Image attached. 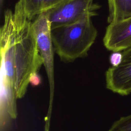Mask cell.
<instances>
[{"label": "cell", "mask_w": 131, "mask_h": 131, "mask_svg": "<svg viewBox=\"0 0 131 131\" xmlns=\"http://www.w3.org/2000/svg\"><path fill=\"white\" fill-rule=\"evenodd\" d=\"M20 0L7 9L0 31L1 73L13 88L17 99L25 94L31 75L43 64Z\"/></svg>", "instance_id": "cell-1"}, {"label": "cell", "mask_w": 131, "mask_h": 131, "mask_svg": "<svg viewBox=\"0 0 131 131\" xmlns=\"http://www.w3.org/2000/svg\"><path fill=\"white\" fill-rule=\"evenodd\" d=\"M93 16L88 14L74 23L51 29L53 45L61 60L72 62L87 55L98 34Z\"/></svg>", "instance_id": "cell-2"}, {"label": "cell", "mask_w": 131, "mask_h": 131, "mask_svg": "<svg viewBox=\"0 0 131 131\" xmlns=\"http://www.w3.org/2000/svg\"><path fill=\"white\" fill-rule=\"evenodd\" d=\"M99 8L94 0H67L46 13L52 29L74 23L88 14L97 15Z\"/></svg>", "instance_id": "cell-3"}, {"label": "cell", "mask_w": 131, "mask_h": 131, "mask_svg": "<svg viewBox=\"0 0 131 131\" xmlns=\"http://www.w3.org/2000/svg\"><path fill=\"white\" fill-rule=\"evenodd\" d=\"M31 26L37 49L51 82L53 74V45L51 24L47 13L44 12L37 15L32 23Z\"/></svg>", "instance_id": "cell-4"}, {"label": "cell", "mask_w": 131, "mask_h": 131, "mask_svg": "<svg viewBox=\"0 0 131 131\" xmlns=\"http://www.w3.org/2000/svg\"><path fill=\"white\" fill-rule=\"evenodd\" d=\"M122 54L121 63L106 71V86L115 93L127 96L131 93V47L122 51Z\"/></svg>", "instance_id": "cell-5"}, {"label": "cell", "mask_w": 131, "mask_h": 131, "mask_svg": "<svg viewBox=\"0 0 131 131\" xmlns=\"http://www.w3.org/2000/svg\"><path fill=\"white\" fill-rule=\"evenodd\" d=\"M103 42L105 47L112 52H121L130 47L131 16L109 24Z\"/></svg>", "instance_id": "cell-6"}, {"label": "cell", "mask_w": 131, "mask_h": 131, "mask_svg": "<svg viewBox=\"0 0 131 131\" xmlns=\"http://www.w3.org/2000/svg\"><path fill=\"white\" fill-rule=\"evenodd\" d=\"M67 0H20L25 13L30 20L46 12Z\"/></svg>", "instance_id": "cell-7"}, {"label": "cell", "mask_w": 131, "mask_h": 131, "mask_svg": "<svg viewBox=\"0 0 131 131\" xmlns=\"http://www.w3.org/2000/svg\"><path fill=\"white\" fill-rule=\"evenodd\" d=\"M108 24L131 16V0H107Z\"/></svg>", "instance_id": "cell-8"}, {"label": "cell", "mask_w": 131, "mask_h": 131, "mask_svg": "<svg viewBox=\"0 0 131 131\" xmlns=\"http://www.w3.org/2000/svg\"><path fill=\"white\" fill-rule=\"evenodd\" d=\"M108 131H131V114L116 120Z\"/></svg>", "instance_id": "cell-9"}, {"label": "cell", "mask_w": 131, "mask_h": 131, "mask_svg": "<svg viewBox=\"0 0 131 131\" xmlns=\"http://www.w3.org/2000/svg\"><path fill=\"white\" fill-rule=\"evenodd\" d=\"M110 62L112 67H117L122 62L123 59L122 52H113L110 56Z\"/></svg>", "instance_id": "cell-10"}, {"label": "cell", "mask_w": 131, "mask_h": 131, "mask_svg": "<svg viewBox=\"0 0 131 131\" xmlns=\"http://www.w3.org/2000/svg\"><path fill=\"white\" fill-rule=\"evenodd\" d=\"M41 82L40 77L37 72L34 73L31 75L29 79V83L33 86H37L40 84Z\"/></svg>", "instance_id": "cell-11"}, {"label": "cell", "mask_w": 131, "mask_h": 131, "mask_svg": "<svg viewBox=\"0 0 131 131\" xmlns=\"http://www.w3.org/2000/svg\"><path fill=\"white\" fill-rule=\"evenodd\" d=\"M4 2V0H1V8H2V6H3V2Z\"/></svg>", "instance_id": "cell-12"}]
</instances>
